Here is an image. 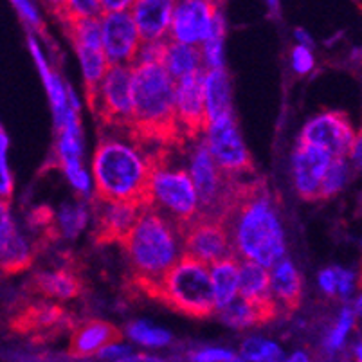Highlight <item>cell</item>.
I'll return each instance as SVG.
<instances>
[{
	"instance_id": "1",
	"label": "cell",
	"mask_w": 362,
	"mask_h": 362,
	"mask_svg": "<svg viewBox=\"0 0 362 362\" xmlns=\"http://www.w3.org/2000/svg\"><path fill=\"white\" fill-rule=\"evenodd\" d=\"M222 222L236 256L271 269L285 256V236L263 180H236Z\"/></svg>"
},
{
	"instance_id": "2",
	"label": "cell",
	"mask_w": 362,
	"mask_h": 362,
	"mask_svg": "<svg viewBox=\"0 0 362 362\" xmlns=\"http://www.w3.org/2000/svg\"><path fill=\"white\" fill-rule=\"evenodd\" d=\"M128 134L136 143L153 144L157 150H170L184 143L177 124L175 81L163 65H132V123Z\"/></svg>"
},
{
	"instance_id": "3",
	"label": "cell",
	"mask_w": 362,
	"mask_h": 362,
	"mask_svg": "<svg viewBox=\"0 0 362 362\" xmlns=\"http://www.w3.org/2000/svg\"><path fill=\"white\" fill-rule=\"evenodd\" d=\"M96 199L101 202L150 207V164L136 146L116 139H103L94 160Z\"/></svg>"
},
{
	"instance_id": "4",
	"label": "cell",
	"mask_w": 362,
	"mask_h": 362,
	"mask_svg": "<svg viewBox=\"0 0 362 362\" xmlns=\"http://www.w3.org/2000/svg\"><path fill=\"white\" fill-rule=\"evenodd\" d=\"M121 247L136 274L134 281L148 296L182 256L177 229L150 207L141 213Z\"/></svg>"
},
{
	"instance_id": "5",
	"label": "cell",
	"mask_w": 362,
	"mask_h": 362,
	"mask_svg": "<svg viewBox=\"0 0 362 362\" xmlns=\"http://www.w3.org/2000/svg\"><path fill=\"white\" fill-rule=\"evenodd\" d=\"M168 151L156 150L146 156L151 170L150 209L164 216L179 233L199 216V199L189 173L168 166Z\"/></svg>"
},
{
	"instance_id": "6",
	"label": "cell",
	"mask_w": 362,
	"mask_h": 362,
	"mask_svg": "<svg viewBox=\"0 0 362 362\" xmlns=\"http://www.w3.org/2000/svg\"><path fill=\"white\" fill-rule=\"evenodd\" d=\"M150 296L192 317H209L216 310L209 269L186 256H180Z\"/></svg>"
},
{
	"instance_id": "7",
	"label": "cell",
	"mask_w": 362,
	"mask_h": 362,
	"mask_svg": "<svg viewBox=\"0 0 362 362\" xmlns=\"http://www.w3.org/2000/svg\"><path fill=\"white\" fill-rule=\"evenodd\" d=\"M182 256L209 267L227 258H236L231 235L226 223L218 218L197 216L179 231Z\"/></svg>"
},
{
	"instance_id": "8",
	"label": "cell",
	"mask_w": 362,
	"mask_h": 362,
	"mask_svg": "<svg viewBox=\"0 0 362 362\" xmlns=\"http://www.w3.org/2000/svg\"><path fill=\"white\" fill-rule=\"evenodd\" d=\"M88 107L105 127L128 130L132 123V65H110Z\"/></svg>"
},
{
	"instance_id": "9",
	"label": "cell",
	"mask_w": 362,
	"mask_h": 362,
	"mask_svg": "<svg viewBox=\"0 0 362 362\" xmlns=\"http://www.w3.org/2000/svg\"><path fill=\"white\" fill-rule=\"evenodd\" d=\"M206 144L216 168L223 175L233 180H240V177L245 175L252 179L255 166L236 128L233 114L207 124Z\"/></svg>"
},
{
	"instance_id": "10",
	"label": "cell",
	"mask_w": 362,
	"mask_h": 362,
	"mask_svg": "<svg viewBox=\"0 0 362 362\" xmlns=\"http://www.w3.org/2000/svg\"><path fill=\"white\" fill-rule=\"evenodd\" d=\"M355 134L344 112H322L303 128L301 143L321 148L332 159H346Z\"/></svg>"
},
{
	"instance_id": "11",
	"label": "cell",
	"mask_w": 362,
	"mask_h": 362,
	"mask_svg": "<svg viewBox=\"0 0 362 362\" xmlns=\"http://www.w3.org/2000/svg\"><path fill=\"white\" fill-rule=\"evenodd\" d=\"M218 9V2H206V0L175 2L170 25L173 42L195 47L197 44L209 40Z\"/></svg>"
},
{
	"instance_id": "12",
	"label": "cell",
	"mask_w": 362,
	"mask_h": 362,
	"mask_svg": "<svg viewBox=\"0 0 362 362\" xmlns=\"http://www.w3.org/2000/svg\"><path fill=\"white\" fill-rule=\"evenodd\" d=\"M101 25V47L108 65H134L141 38L130 11L103 15Z\"/></svg>"
},
{
	"instance_id": "13",
	"label": "cell",
	"mask_w": 362,
	"mask_h": 362,
	"mask_svg": "<svg viewBox=\"0 0 362 362\" xmlns=\"http://www.w3.org/2000/svg\"><path fill=\"white\" fill-rule=\"evenodd\" d=\"M175 114L184 139H197L207 130L202 71L175 81Z\"/></svg>"
},
{
	"instance_id": "14",
	"label": "cell",
	"mask_w": 362,
	"mask_h": 362,
	"mask_svg": "<svg viewBox=\"0 0 362 362\" xmlns=\"http://www.w3.org/2000/svg\"><path fill=\"white\" fill-rule=\"evenodd\" d=\"M330 164L332 157L327 151L299 141L294 151V182L301 199L317 200L319 187Z\"/></svg>"
},
{
	"instance_id": "15",
	"label": "cell",
	"mask_w": 362,
	"mask_h": 362,
	"mask_svg": "<svg viewBox=\"0 0 362 362\" xmlns=\"http://www.w3.org/2000/svg\"><path fill=\"white\" fill-rule=\"evenodd\" d=\"M173 4L170 0H134L130 15L134 18L141 44L164 40L170 33Z\"/></svg>"
},
{
	"instance_id": "16",
	"label": "cell",
	"mask_w": 362,
	"mask_h": 362,
	"mask_svg": "<svg viewBox=\"0 0 362 362\" xmlns=\"http://www.w3.org/2000/svg\"><path fill=\"white\" fill-rule=\"evenodd\" d=\"M144 209L127 204H110L98 200V218L94 240L98 243L123 242L136 226L137 218Z\"/></svg>"
},
{
	"instance_id": "17",
	"label": "cell",
	"mask_w": 362,
	"mask_h": 362,
	"mask_svg": "<svg viewBox=\"0 0 362 362\" xmlns=\"http://www.w3.org/2000/svg\"><path fill=\"white\" fill-rule=\"evenodd\" d=\"M121 339H123V334L117 327L107 321L90 319V321L81 322L74 330L71 344H69V355L74 358L92 357L110 344H117Z\"/></svg>"
},
{
	"instance_id": "18",
	"label": "cell",
	"mask_w": 362,
	"mask_h": 362,
	"mask_svg": "<svg viewBox=\"0 0 362 362\" xmlns=\"http://www.w3.org/2000/svg\"><path fill=\"white\" fill-rule=\"evenodd\" d=\"M276 301L271 299L236 298L226 308H222V319L235 328H247L255 325H265L276 317Z\"/></svg>"
},
{
	"instance_id": "19",
	"label": "cell",
	"mask_w": 362,
	"mask_h": 362,
	"mask_svg": "<svg viewBox=\"0 0 362 362\" xmlns=\"http://www.w3.org/2000/svg\"><path fill=\"white\" fill-rule=\"evenodd\" d=\"M204 103L207 124L229 116L231 112V83L226 69H213L204 74Z\"/></svg>"
},
{
	"instance_id": "20",
	"label": "cell",
	"mask_w": 362,
	"mask_h": 362,
	"mask_svg": "<svg viewBox=\"0 0 362 362\" xmlns=\"http://www.w3.org/2000/svg\"><path fill=\"white\" fill-rule=\"evenodd\" d=\"M271 269L272 272H269V276H271L272 298L276 296L285 305L287 310H296L299 307V303H301L303 292L298 269L287 258H281L279 262H276Z\"/></svg>"
},
{
	"instance_id": "21",
	"label": "cell",
	"mask_w": 362,
	"mask_h": 362,
	"mask_svg": "<svg viewBox=\"0 0 362 362\" xmlns=\"http://www.w3.org/2000/svg\"><path fill=\"white\" fill-rule=\"evenodd\" d=\"M213 285V296L218 310L226 308L231 301L238 298L240 292V269L238 258H227L211 265L209 271Z\"/></svg>"
},
{
	"instance_id": "22",
	"label": "cell",
	"mask_w": 362,
	"mask_h": 362,
	"mask_svg": "<svg viewBox=\"0 0 362 362\" xmlns=\"http://www.w3.org/2000/svg\"><path fill=\"white\" fill-rule=\"evenodd\" d=\"M29 288L36 294L44 296V298L72 299L76 296H80L81 281L74 272L62 269V271L36 274Z\"/></svg>"
},
{
	"instance_id": "23",
	"label": "cell",
	"mask_w": 362,
	"mask_h": 362,
	"mask_svg": "<svg viewBox=\"0 0 362 362\" xmlns=\"http://www.w3.org/2000/svg\"><path fill=\"white\" fill-rule=\"evenodd\" d=\"M200 65H202L200 49L179 44V42L166 40L163 67L171 76V80H182L184 76H189L193 72L200 71Z\"/></svg>"
},
{
	"instance_id": "24",
	"label": "cell",
	"mask_w": 362,
	"mask_h": 362,
	"mask_svg": "<svg viewBox=\"0 0 362 362\" xmlns=\"http://www.w3.org/2000/svg\"><path fill=\"white\" fill-rule=\"evenodd\" d=\"M64 319V310L56 305H33L13 319L11 327L13 330L28 334V332L49 330V328L58 327Z\"/></svg>"
},
{
	"instance_id": "25",
	"label": "cell",
	"mask_w": 362,
	"mask_h": 362,
	"mask_svg": "<svg viewBox=\"0 0 362 362\" xmlns=\"http://www.w3.org/2000/svg\"><path fill=\"white\" fill-rule=\"evenodd\" d=\"M240 269V298L271 299V276L265 267L252 262H238Z\"/></svg>"
},
{
	"instance_id": "26",
	"label": "cell",
	"mask_w": 362,
	"mask_h": 362,
	"mask_svg": "<svg viewBox=\"0 0 362 362\" xmlns=\"http://www.w3.org/2000/svg\"><path fill=\"white\" fill-rule=\"evenodd\" d=\"M78 56H80V64L83 69L85 76V90H87L88 105L94 100L96 88L100 81L103 80L105 72L110 67L103 54L101 47H76Z\"/></svg>"
},
{
	"instance_id": "27",
	"label": "cell",
	"mask_w": 362,
	"mask_h": 362,
	"mask_svg": "<svg viewBox=\"0 0 362 362\" xmlns=\"http://www.w3.org/2000/svg\"><path fill=\"white\" fill-rule=\"evenodd\" d=\"M49 8L65 25L72 22L90 21V18L100 21L103 16L100 0H65V2H52Z\"/></svg>"
},
{
	"instance_id": "28",
	"label": "cell",
	"mask_w": 362,
	"mask_h": 362,
	"mask_svg": "<svg viewBox=\"0 0 362 362\" xmlns=\"http://www.w3.org/2000/svg\"><path fill=\"white\" fill-rule=\"evenodd\" d=\"M33 262V255L25 240L18 233L11 238L4 252L0 255V271L4 274H15L24 269H28Z\"/></svg>"
},
{
	"instance_id": "29",
	"label": "cell",
	"mask_w": 362,
	"mask_h": 362,
	"mask_svg": "<svg viewBox=\"0 0 362 362\" xmlns=\"http://www.w3.org/2000/svg\"><path fill=\"white\" fill-rule=\"evenodd\" d=\"M242 357L251 362H285L281 348L265 339H247L242 344Z\"/></svg>"
},
{
	"instance_id": "30",
	"label": "cell",
	"mask_w": 362,
	"mask_h": 362,
	"mask_svg": "<svg viewBox=\"0 0 362 362\" xmlns=\"http://www.w3.org/2000/svg\"><path fill=\"white\" fill-rule=\"evenodd\" d=\"M348 179V164L346 159H332L330 168L327 175L322 179L321 187H319L317 199H332L342 189Z\"/></svg>"
},
{
	"instance_id": "31",
	"label": "cell",
	"mask_w": 362,
	"mask_h": 362,
	"mask_svg": "<svg viewBox=\"0 0 362 362\" xmlns=\"http://www.w3.org/2000/svg\"><path fill=\"white\" fill-rule=\"evenodd\" d=\"M128 335L136 342H141L144 346H166L171 341V335L166 330L157 327H151L150 322L137 321L132 322L128 328Z\"/></svg>"
},
{
	"instance_id": "32",
	"label": "cell",
	"mask_w": 362,
	"mask_h": 362,
	"mask_svg": "<svg viewBox=\"0 0 362 362\" xmlns=\"http://www.w3.org/2000/svg\"><path fill=\"white\" fill-rule=\"evenodd\" d=\"M87 213L81 206H64L60 213V229L65 236L74 238L85 227Z\"/></svg>"
},
{
	"instance_id": "33",
	"label": "cell",
	"mask_w": 362,
	"mask_h": 362,
	"mask_svg": "<svg viewBox=\"0 0 362 362\" xmlns=\"http://www.w3.org/2000/svg\"><path fill=\"white\" fill-rule=\"evenodd\" d=\"M6 151H8V137L0 130V202H9L13 193V177L6 163Z\"/></svg>"
},
{
	"instance_id": "34",
	"label": "cell",
	"mask_w": 362,
	"mask_h": 362,
	"mask_svg": "<svg viewBox=\"0 0 362 362\" xmlns=\"http://www.w3.org/2000/svg\"><path fill=\"white\" fill-rule=\"evenodd\" d=\"M351 328H354V312L350 308H344L337 325L332 330L330 337H328V348L330 350H339L342 346V342L346 341V335L350 334Z\"/></svg>"
},
{
	"instance_id": "35",
	"label": "cell",
	"mask_w": 362,
	"mask_h": 362,
	"mask_svg": "<svg viewBox=\"0 0 362 362\" xmlns=\"http://www.w3.org/2000/svg\"><path fill=\"white\" fill-rule=\"evenodd\" d=\"M15 233L11 213H9V202H0V255L4 252Z\"/></svg>"
},
{
	"instance_id": "36",
	"label": "cell",
	"mask_w": 362,
	"mask_h": 362,
	"mask_svg": "<svg viewBox=\"0 0 362 362\" xmlns=\"http://www.w3.org/2000/svg\"><path fill=\"white\" fill-rule=\"evenodd\" d=\"M13 6L18 9V15L22 16V21H24L29 28H33L38 33H44V22H42L40 15L36 13V8L31 2H25V0L21 2V0H16V2H13Z\"/></svg>"
},
{
	"instance_id": "37",
	"label": "cell",
	"mask_w": 362,
	"mask_h": 362,
	"mask_svg": "<svg viewBox=\"0 0 362 362\" xmlns=\"http://www.w3.org/2000/svg\"><path fill=\"white\" fill-rule=\"evenodd\" d=\"M195 362H240V357H236L233 351L220 350V348H207V350L199 351L193 355Z\"/></svg>"
},
{
	"instance_id": "38",
	"label": "cell",
	"mask_w": 362,
	"mask_h": 362,
	"mask_svg": "<svg viewBox=\"0 0 362 362\" xmlns=\"http://www.w3.org/2000/svg\"><path fill=\"white\" fill-rule=\"evenodd\" d=\"M292 64H294L296 72L299 74H307L314 67V56H312L310 49L298 45V47L292 51Z\"/></svg>"
},
{
	"instance_id": "39",
	"label": "cell",
	"mask_w": 362,
	"mask_h": 362,
	"mask_svg": "<svg viewBox=\"0 0 362 362\" xmlns=\"http://www.w3.org/2000/svg\"><path fill=\"white\" fill-rule=\"evenodd\" d=\"M335 274H337V292H335V296H342V298L351 296L355 288L354 272L344 271V269H335Z\"/></svg>"
},
{
	"instance_id": "40",
	"label": "cell",
	"mask_w": 362,
	"mask_h": 362,
	"mask_svg": "<svg viewBox=\"0 0 362 362\" xmlns=\"http://www.w3.org/2000/svg\"><path fill=\"white\" fill-rule=\"evenodd\" d=\"M319 285L328 296H335L337 292V274H335V269H327L319 274Z\"/></svg>"
},
{
	"instance_id": "41",
	"label": "cell",
	"mask_w": 362,
	"mask_h": 362,
	"mask_svg": "<svg viewBox=\"0 0 362 362\" xmlns=\"http://www.w3.org/2000/svg\"><path fill=\"white\" fill-rule=\"evenodd\" d=\"M103 15H114V13H123L130 9L132 0H100Z\"/></svg>"
},
{
	"instance_id": "42",
	"label": "cell",
	"mask_w": 362,
	"mask_h": 362,
	"mask_svg": "<svg viewBox=\"0 0 362 362\" xmlns=\"http://www.w3.org/2000/svg\"><path fill=\"white\" fill-rule=\"evenodd\" d=\"M130 354V348L128 346H123V344H110V346H107L105 350L100 351V357L101 358H123L124 355Z\"/></svg>"
},
{
	"instance_id": "43",
	"label": "cell",
	"mask_w": 362,
	"mask_h": 362,
	"mask_svg": "<svg viewBox=\"0 0 362 362\" xmlns=\"http://www.w3.org/2000/svg\"><path fill=\"white\" fill-rule=\"evenodd\" d=\"M114 362H164L157 357H150V355H128V357L117 358Z\"/></svg>"
},
{
	"instance_id": "44",
	"label": "cell",
	"mask_w": 362,
	"mask_h": 362,
	"mask_svg": "<svg viewBox=\"0 0 362 362\" xmlns=\"http://www.w3.org/2000/svg\"><path fill=\"white\" fill-rule=\"evenodd\" d=\"M348 156H351V159H355V163H357V166L361 164V134H355V139L354 143H351V148H350V153Z\"/></svg>"
},
{
	"instance_id": "45",
	"label": "cell",
	"mask_w": 362,
	"mask_h": 362,
	"mask_svg": "<svg viewBox=\"0 0 362 362\" xmlns=\"http://www.w3.org/2000/svg\"><path fill=\"white\" fill-rule=\"evenodd\" d=\"M294 35H296V38H298L299 44H301L303 47H307V49H308V45H312L310 35H308V33L305 31V29H296Z\"/></svg>"
},
{
	"instance_id": "46",
	"label": "cell",
	"mask_w": 362,
	"mask_h": 362,
	"mask_svg": "<svg viewBox=\"0 0 362 362\" xmlns=\"http://www.w3.org/2000/svg\"><path fill=\"white\" fill-rule=\"evenodd\" d=\"M285 362H310V361H308L307 354H303V351H296V354L292 355V357H288V361H285Z\"/></svg>"
},
{
	"instance_id": "47",
	"label": "cell",
	"mask_w": 362,
	"mask_h": 362,
	"mask_svg": "<svg viewBox=\"0 0 362 362\" xmlns=\"http://www.w3.org/2000/svg\"><path fill=\"white\" fill-rule=\"evenodd\" d=\"M0 130H2V127H0Z\"/></svg>"
}]
</instances>
